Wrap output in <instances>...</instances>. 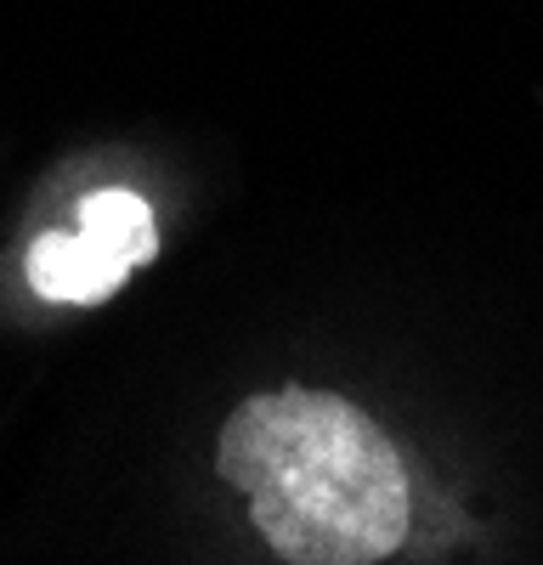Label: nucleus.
I'll list each match as a JSON object with an SVG mask.
<instances>
[{
    "label": "nucleus",
    "instance_id": "nucleus-1",
    "mask_svg": "<svg viewBox=\"0 0 543 565\" xmlns=\"http://www.w3.org/2000/svg\"><path fill=\"white\" fill-rule=\"evenodd\" d=\"M221 476L249 498L272 554L374 565L414 526V487L380 424L329 391H266L221 424Z\"/></svg>",
    "mask_w": 543,
    "mask_h": 565
},
{
    "label": "nucleus",
    "instance_id": "nucleus-2",
    "mask_svg": "<svg viewBox=\"0 0 543 565\" xmlns=\"http://www.w3.org/2000/svg\"><path fill=\"white\" fill-rule=\"evenodd\" d=\"M125 260L108 255L91 232H45V238L29 249V282L34 295L45 300H63V306H91V300H108L119 282H125Z\"/></svg>",
    "mask_w": 543,
    "mask_h": 565
},
{
    "label": "nucleus",
    "instance_id": "nucleus-3",
    "mask_svg": "<svg viewBox=\"0 0 543 565\" xmlns=\"http://www.w3.org/2000/svg\"><path fill=\"white\" fill-rule=\"evenodd\" d=\"M79 226L97 238L108 255H119L125 266H142L153 260L159 238H153V210L130 193V186H103L79 204Z\"/></svg>",
    "mask_w": 543,
    "mask_h": 565
}]
</instances>
